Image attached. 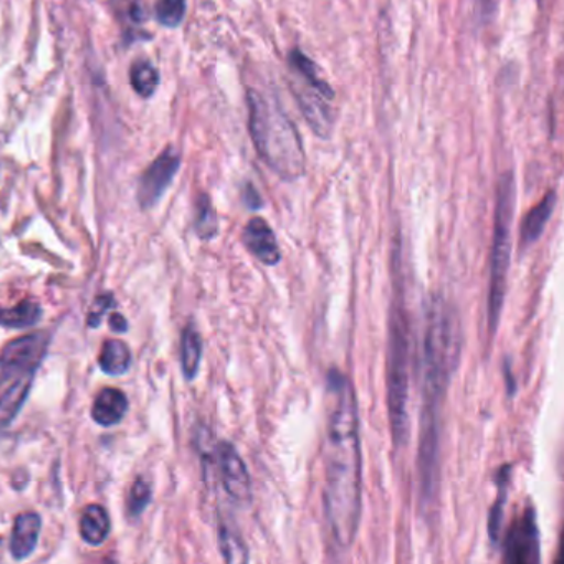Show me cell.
Masks as SVG:
<instances>
[{"instance_id":"obj_20","label":"cell","mask_w":564,"mask_h":564,"mask_svg":"<svg viewBox=\"0 0 564 564\" xmlns=\"http://www.w3.org/2000/svg\"><path fill=\"white\" fill-rule=\"evenodd\" d=\"M219 547L224 561L227 563H247L249 561V547L243 543L239 531L224 521L219 523Z\"/></svg>"},{"instance_id":"obj_21","label":"cell","mask_w":564,"mask_h":564,"mask_svg":"<svg viewBox=\"0 0 564 564\" xmlns=\"http://www.w3.org/2000/svg\"><path fill=\"white\" fill-rule=\"evenodd\" d=\"M498 477H500V481H498V491H500V494H498L497 501H495L494 508H491L490 518H488V534H490V540L494 541V543L500 540V528L501 523H503L508 480H510L508 467L501 468Z\"/></svg>"},{"instance_id":"obj_23","label":"cell","mask_w":564,"mask_h":564,"mask_svg":"<svg viewBox=\"0 0 564 564\" xmlns=\"http://www.w3.org/2000/svg\"><path fill=\"white\" fill-rule=\"evenodd\" d=\"M196 232L204 240L214 239L219 232V220L207 196L200 197L197 203Z\"/></svg>"},{"instance_id":"obj_25","label":"cell","mask_w":564,"mask_h":564,"mask_svg":"<svg viewBox=\"0 0 564 564\" xmlns=\"http://www.w3.org/2000/svg\"><path fill=\"white\" fill-rule=\"evenodd\" d=\"M151 501V485L150 481L144 480L143 477L134 480L131 487L130 495H128V513L130 517H140Z\"/></svg>"},{"instance_id":"obj_17","label":"cell","mask_w":564,"mask_h":564,"mask_svg":"<svg viewBox=\"0 0 564 564\" xmlns=\"http://www.w3.org/2000/svg\"><path fill=\"white\" fill-rule=\"evenodd\" d=\"M200 359H203V339L194 326H187L181 339V366L187 381H194L199 375Z\"/></svg>"},{"instance_id":"obj_28","label":"cell","mask_w":564,"mask_h":564,"mask_svg":"<svg viewBox=\"0 0 564 564\" xmlns=\"http://www.w3.org/2000/svg\"><path fill=\"white\" fill-rule=\"evenodd\" d=\"M243 200H246L250 209L256 210L262 207V197L257 193L256 187L250 186V184L246 187V191H243Z\"/></svg>"},{"instance_id":"obj_26","label":"cell","mask_w":564,"mask_h":564,"mask_svg":"<svg viewBox=\"0 0 564 564\" xmlns=\"http://www.w3.org/2000/svg\"><path fill=\"white\" fill-rule=\"evenodd\" d=\"M115 305L113 295L111 293H105V295L98 296L95 300L94 308L90 310V316H88V326L90 328H98L101 319H104L105 313Z\"/></svg>"},{"instance_id":"obj_22","label":"cell","mask_w":564,"mask_h":564,"mask_svg":"<svg viewBox=\"0 0 564 564\" xmlns=\"http://www.w3.org/2000/svg\"><path fill=\"white\" fill-rule=\"evenodd\" d=\"M131 84L141 97H151L160 85V75L156 68L148 62H138L131 68Z\"/></svg>"},{"instance_id":"obj_8","label":"cell","mask_w":564,"mask_h":564,"mask_svg":"<svg viewBox=\"0 0 564 564\" xmlns=\"http://www.w3.org/2000/svg\"><path fill=\"white\" fill-rule=\"evenodd\" d=\"M293 94H295V100L299 101L300 110L308 121L310 128L319 138H328L333 128V111L329 101L335 98L332 87H318V85L310 84L305 78L296 75V82H293Z\"/></svg>"},{"instance_id":"obj_18","label":"cell","mask_w":564,"mask_h":564,"mask_svg":"<svg viewBox=\"0 0 564 564\" xmlns=\"http://www.w3.org/2000/svg\"><path fill=\"white\" fill-rule=\"evenodd\" d=\"M131 361L133 358H131L130 348L120 339H108L101 348L100 358H98L101 371L110 376H121L128 372Z\"/></svg>"},{"instance_id":"obj_29","label":"cell","mask_w":564,"mask_h":564,"mask_svg":"<svg viewBox=\"0 0 564 564\" xmlns=\"http://www.w3.org/2000/svg\"><path fill=\"white\" fill-rule=\"evenodd\" d=\"M110 325L111 328H113V332L124 333L128 329L127 319H124L123 316L118 315V313H113V315L110 316Z\"/></svg>"},{"instance_id":"obj_10","label":"cell","mask_w":564,"mask_h":564,"mask_svg":"<svg viewBox=\"0 0 564 564\" xmlns=\"http://www.w3.org/2000/svg\"><path fill=\"white\" fill-rule=\"evenodd\" d=\"M181 158L174 148L164 151L141 177L138 199L144 209H150L166 193L167 187L173 183L177 170H180Z\"/></svg>"},{"instance_id":"obj_14","label":"cell","mask_w":564,"mask_h":564,"mask_svg":"<svg viewBox=\"0 0 564 564\" xmlns=\"http://www.w3.org/2000/svg\"><path fill=\"white\" fill-rule=\"evenodd\" d=\"M128 412V398L120 389H104L97 395L91 409V417L101 427L120 424Z\"/></svg>"},{"instance_id":"obj_13","label":"cell","mask_w":564,"mask_h":564,"mask_svg":"<svg viewBox=\"0 0 564 564\" xmlns=\"http://www.w3.org/2000/svg\"><path fill=\"white\" fill-rule=\"evenodd\" d=\"M554 207H556V193L550 191L546 196L541 199L540 204L533 207L530 213L524 216L520 229V246L521 249H530L533 243L540 240L553 216Z\"/></svg>"},{"instance_id":"obj_11","label":"cell","mask_w":564,"mask_h":564,"mask_svg":"<svg viewBox=\"0 0 564 564\" xmlns=\"http://www.w3.org/2000/svg\"><path fill=\"white\" fill-rule=\"evenodd\" d=\"M242 242L246 249L263 265H279L280 260H282V252H280L275 232L262 217H253L243 227Z\"/></svg>"},{"instance_id":"obj_5","label":"cell","mask_w":564,"mask_h":564,"mask_svg":"<svg viewBox=\"0 0 564 564\" xmlns=\"http://www.w3.org/2000/svg\"><path fill=\"white\" fill-rule=\"evenodd\" d=\"M517 187L513 173L498 181L497 207H495L494 242L490 253V283H488V329L491 335L500 325L508 290V270L511 259V227H513Z\"/></svg>"},{"instance_id":"obj_7","label":"cell","mask_w":564,"mask_h":564,"mask_svg":"<svg viewBox=\"0 0 564 564\" xmlns=\"http://www.w3.org/2000/svg\"><path fill=\"white\" fill-rule=\"evenodd\" d=\"M536 511L528 507L508 527L503 540V561L511 564H536L541 561Z\"/></svg>"},{"instance_id":"obj_3","label":"cell","mask_w":564,"mask_h":564,"mask_svg":"<svg viewBox=\"0 0 564 564\" xmlns=\"http://www.w3.org/2000/svg\"><path fill=\"white\" fill-rule=\"evenodd\" d=\"M249 128L257 153L283 181H296L305 174L306 158L302 140L289 115L275 97L250 90Z\"/></svg>"},{"instance_id":"obj_2","label":"cell","mask_w":564,"mask_h":564,"mask_svg":"<svg viewBox=\"0 0 564 564\" xmlns=\"http://www.w3.org/2000/svg\"><path fill=\"white\" fill-rule=\"evenodd\" d=\"M460 361L457 313L442 296H432L425 308L422 339V411L419 438L421 503L432 508L441 480V415L452 376Z\"/></svg>"},{"instance_id":"obj_16","label":"cell","mask_w":564,"mask_h":564,"mask_svg":"<svg viewBox=\"0 0 564 564\" xmlns=\"http://www.w3.org/2000/svg\"><path fill=\"white\" fill-rule=\"evenodd\" d=\"M110 517L107 510L101 505H88L80 520V534L85 543L100 546L110 536Z\"/></svg>"},{"instance_id":"obj_1","label":"cell","mask_w":564,"mask_h":564,"mask_svg":"<svg viewBox=\"0 0 564 564\" xmlns=\"http://www.w3.org/2000/svg\"><path fill=\"white\" fill-rule=\"evenodd\" d=\"M329 412L325 438L326 523L336 546L348 550L361 523L362 455L355 386L338 369L328 372Z\"/></svg>"},{"instance_id":"obj_6","label":"cell","mask_w":564,"mask_h":564,"mask_svg":"<svg viewBox=\"0 0 564 564\" xmlns=\"http://www.w3.org/2000/svg\"><path fill=\"white\" fill-rule=\"evenodd\" d=\"M51 345V335L45 332L32 333L14 339L0 351V384L18 379L35 378Z\"/></svg>"},{"instance_id":"obj_19","label":"cell","mask_w":564,"mask_h":564,"mask_svg":"<svg viewBox=\"0 0 564 564\" xmlns=\"http://www.w3.org/2000/svg\"><path fill=\"white\" fill-rule=\"evenodd\" d=\"M42 319V306L35 302H21L12 308H0V326L29 328Z\"/></svg>"},{"instance_id":"obj_9","label":"cell","mask_w":564,"mask_h":564,"mask_svg":"<svg viewBox=\"0 0 564 564\" xmlns=\"http://www.w3.org/2000/svg\"><path fill=\"white\" fill-rule=\"evenodd\" d=\"M217 465L224 490L236 503L247 505L252 500V480L246 462L230 442L217 445Z\"/></svg>"},{"instance_id":"obj_15","label":"cell","mask_w":564,"mask_h":564,"mask_svg":"<svg viewBox=\"0 0 564 564\" xmlns=\"http://www.w3.org/2000/svg\"><path fill=\"white\" fill-rule=\"evenodd\" d=\"M34 378L18 379V381L6 382L0 391V431L12 424L15 415L21 411L31 391Z\"/></svg>"},{"instance_id":"obj_24","label":"cell","mask_w":564,"mask_h":564,"mask_svg":"<svg viewBox=\"0 0 564 564\" xmlns=\"http://www.w3.org/2000/svg\"><path fill=\"white\" fill-rule=\"evenodd\" d=\"M156 15L158 21L166 28H177L186 15V0H160Z\"/></svg>"},{"instance_id":"obj_27","label":"cell","mask_w":564,"mask_h":564,"mask_svg":"<svg viewBox=\"0 0 564 564\" xmlns=\"http://www.w3.org/2000/svg\"><path fill=\"white\" fill-rule=\"evenodd\" d=\"M471 4H474L475 12L487 21L497 12L498 0H471Z\"/></svg>"},{"instance_id":"obj_12","label":"cell","mask_w":564,"mask_h":564,"mask_svg":"<svg viewBox=\"0 0 564 564\" xmlns=\"http://www.w3.org/2000/svg\"><path fill=\"white\" fill-rule=\"evenodd\" d=\"M42 531V518L34 511L21 513L14 521L11 538V554L15 561H24L34 553Z\"/></svg>"},{"instance_id":"obj_4","label":"cell","mask_w":564,"mask_h":564,"mask_svg":"<svg viewBox=\"0 0 564 564\" xmlns=\"http://www.w3.org/2000/svg\"><path fill=\"white\" fill-rule=\"evenodd\" d=\"M409 325L404 303L394 295L389 313L388 328V412L391 422L392 442L395 447H404L409 438Z\"/></svg>"}]
</instances>
